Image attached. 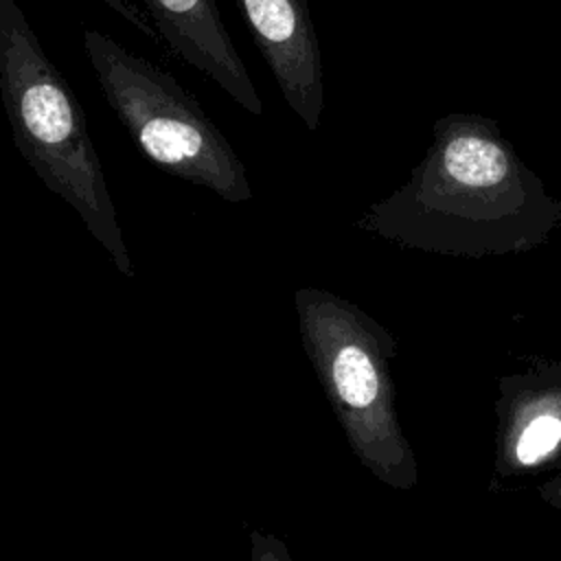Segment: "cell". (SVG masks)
I'll list each match as a JSON object with an SVG mask.
<instances>
[{
	"label": "cell",
	"instance_id": "cell-1",
	"mask_svg": "<svg viewBox=\"0 0 561 561\" xmlns=\"http://www.w3.org/2000/svg\"><path fill=\"white\" fill-rule=\"evenodd\" d=\"M559 224L561 202L478 114L440 118L410 180L357 221L405 248L454 256L528 252Z\"/></svg>",
	"mask_w": 561,
	"mask_h": 561
},
{
	"label": "cell",
	"instance_id": "cell-2",
	"mask_svg": "<svg viewBox=\"0 0 561 561\" xmlns=\"http://www.w3.org/2000/svg\"><path fill=\"white\" fill-rule=\"evenodd\" d=\"M0 99L24 162L72 206L114 267L134 278V261L81 101L15 0H0Z\"/></svg>",
	"mask_w": 561,
	"mask_h": 561
},
{
	"label": "cell",
	"instance_id": "cell-3",
	"mask_svg": "<svg viewBox=\"0 0 561 561\" xmlns=\"http://www.w3.org/2000/svg\"><path fill=\"white\" fill-rule=\"evenodd\" d=\"M294 307L302 348L353 454L386 486L414 491L419 465L394 408V337L327 289H296Z\"/></svg>",
	"mask_w": 561,
	"mask_h": 561
},
{
	"label": "cell",
	"instance_id": "cell-4",
	"mask_svg": "<svg viewBox=\"0 0 561 561\" xmlns=\"http://www.w3.org/2000/svg\"><path fill=\"white\" fill-rule=\"evenodd\" d=\"M83 48L107 105L147 160L224 202L252 199L243 160L175 77L94 28L83 31Z\"/></svg>",
	"mask_w": 561,
	"mask_h": 561
},
{
	"label": "cell",
	"instance_id": "cell-5",
	"mask_svg": "<svg viewBox=\"0 0 561 561\" xmlns=\"http://www.w3.org/2000/svg\"><path fill=\"white\" fill-rule=\"evenodd\" d=\"M234 2L285 103L309 131H316L324 110V72L307 0Z\"/></svg>",
	"mask_w": 561,
	"mask_h": 561
},
{
	"label": "cell",
	"instance_id": "cell-6",
	"mask_svg": "<svg viewBox=\"0 0 561 561\" xmlns=\"http://www.w3.org/2000/svg\"><path fill=\"white\" fill-rule=\"evenodd\" d=\"M495 399L497 478L522 476L561 451V362H541L506 375Z\"/></svg>",
	"mask_w": 561,
	"mask_h": 561
},
{
	"label": "cell",
	"instance_id": "cell-7",
	"mask_svg": "<svg viewBox=\"0 0 561 561\" xmlns=\"http://www.w3.org/2000/svg\"><path fill=\"white\" fill-rule=\"evenodd\" d=\"M140 2L156 42L219 85L248 114H263V101L237 46L232 44L215 0Z\"/></svg>",
	"mask_w": 561,
	"mask_h": 561
},
{
	"label": "cell",
	"instance_id": "cell-8",
	"mask_svg": "<svg viewBox=\"0 0 561 561\" xmlns=\"http://www.w3.org/2000/svg\"><path fill=\"white\" fill-rule=\"evenodd\" d=\"M252 557L250 561H291L289 548L276 535H263L259 530L250 533Z\"/></svg>",
	"mask_w": 561,
	"mask_h": 561
},
{
	"label": "cell",
	"instance_id": "cell-9",
	"mask_svg": "<svg viewBox=\"0 0 561 561\" xmlns=\"http://www.w3.org/2000/svg\"><path fill=\"white\" fill-rule=\"evenodd\" d=\"M539 495L546 504H550L554 511L561 513V473L550 478L546 484H541Z\"/></svg>",
	"mask_w": 561,
	"mask_h": 561
}]
</instances>
